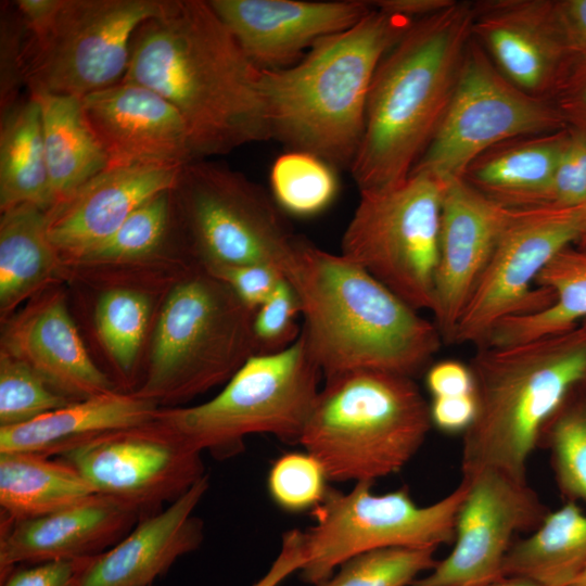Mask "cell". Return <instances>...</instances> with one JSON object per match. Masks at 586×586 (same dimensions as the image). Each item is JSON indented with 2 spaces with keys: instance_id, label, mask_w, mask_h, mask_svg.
<instances>
[{
  "instance_id": "52",
  "label": "cell",
  "mask_w": 586,
  "mask_h": 586,
  "mask_svg": "<svg viewBox=\"0 0 586 586\" xmlns=\"http://www.w3.org/2000/svg\"><path fill=\"white\" fill-rule=\"evenodd\" d=\"M484 586H546V585L527 576L502 575Z\"/></svg>"
},
{
  "instance_id": "7",
  "label": "cell",
  "mask_w": 586,
  "mask_h": 586,
  "mask_svg": "<svg viewBox=\"0 0 586 586\" xmlns=\"http://www.w3.org/2000/svg\"><path fill=\"white\" fill-rule=\"evenodd\" d=\"M253 316L227 284L198 265L164 303L145 380L133 394L160 406L226 383L256 354Z\"/></svg>"
},
{
  "instance_id": "13",
  "label": "cell",
  "mask_w": 586,
  "mask_h": 586,
  "mask_svg": "<svg viewBox=\"0 0 586 586\" xmlns=\"http://www.w3.org/2000/svg\"><path fill=\"white\" fill-rule=\"evenodd\" d=\"M563 128L551 101L511 84L471 38L446 114L412 171L443 181L461 178L474 158L497 143Z\"/></svg>"
},
{
  "instance_id": "44",
  "label": "cell",
  "mask_w": 586,
  "mask_h": 586,
  "mask_svg": "<svg viewBox=\"0 0 586 586\" xmlns=\"http://www.w3.org/2000/svg\"><path fill=\"white\" fill-rule=\"evenodd\" d=\"M91 558L20 565L1 581V586H77Z\"/></svg>"
},
{
  "instance_id": "39",
  "label": "cell",
  "mask_w": 586,
  "mask_h": 586,
  "mask_svg": "<svg viewBox=\"0 0 586 586\" xmlns=\"http://www.w3.org/2000/svg\"><path fill=\"white\" fill-rule=\"evenodd\" d=\"M328 474L308 451L286 453L277 458L267 475V491L273 504L290 513L315 510L326 498Z\"/></svg>"
},
{
  "instance_id": "3",
  "label": "cell",
  "mask_w": 586,
  "mask_h": 586,
  "mask_svg": "<svg viewBox=\"0 0 586 586\" xmlns=\"http://www.w3.org/2000/svg\"><path fill=\"white\" fill-rule=\"evenodd\" d=\"M473 1L418 20L374 73L359 148L349 167L359 192L404 181L436 133L472 38Z\"/></svg>"
},
{
  "instance_id": "1",
  "label": "cell",
  "mask_w": 586,
  "mask_h": 586,
  "mask_svg": "<svg viewBox=\"0 0 586 586\" xmlns=\"http://www.w3.org/2000/svg\"><path fill=\"white\" fill-rule=\"evenodd\" d=\"M260 69L208 1L173 0L138 27L122 80L144 86L181 115L195 160L270 139Z\"/></svg>"
},
{
  "instance_id": "27",
  "label": "cell",
  "mask_w": 586,
  "mask_h": 586,
  "mask_svg": "<svg viewBox=\"0 0 586 586\" xmlns=\"http://www.w3.org/2000/svg\"><path fill=\"white\" fill-rule=\"evenodd\" d=\"M29 94L41 110L46 160L55 205L107 168L109 162L86 118L81 98L44 91Z\"/></svg>"
},
{
  "instance_id": "37",
  "label": "cell",
  "mask_w": 586,
  "mask_h": 586,
  "mask_svg": "<svg viewBox=\"0 0 586 586\" xmlns=\"http://www.w3.org/2000/svg\"><path fill=\"white\" fill-rule=\"evenodd\" d=\"M434 548H382L356 555L318 586H408L437 562Z\"/></svg>"
},
{
  "instance_id": "5",
  "label": "cell",
  "mask_w": 586,
  "mask_h": 586,
  "mask_svg": "<svg viewBox=\"0 0 586 586\" xmlns=\"http://www.w3.org/2000/svg\"><path fill=\"white\" fill-rule=\"evenodd\" d=\"M469 367L476 415L462 433V477L492 469L526 481L546 425L586 381V324L517 345L479 347Z\"/></svg>"
},
{
  "instance_id": "2",
  "label": "cell",
  "mask_w": 586,
  "mask_h": 586,
  "mask_svg": "<svg viewBox=\"0 0 586 586\" xmlns=\"http://www.w3.org/2000/svg\"><path fill=\"white\" fill-rule=\"evenodd\" d=\"M283 276L296 292L301 333L324 379L360 369L413 378L444 344L434 321L341 254L297 237Z\"/></svg>"
},
{
  "instance_id": "41",
  "label": "cell",
  "mask_w": 586,
  "mask_h": 586,
  "mask_svg": "<svg viewBox=\"0 0 586 586\" xmlns=\"http://www.w3.org/2000/svg\"><path fill=\"white\" fill-rule=\"evenodd\" d=\"M0 12V115L13 107L25 82L26 26L12 2H1Z\"/></svg>"
},
{
  "instance_id": "4",
  "label": "cell",
  "mask_w": 586,
  "mask_h": 586,
  "mask_svg": "<svg viewBox=\"0 0 586 586\" xmlns=\"http://www.w3.org/2000/svg\"><path fill=\"white\" fill-rule=\"evenodd\" d=\"M412 24L372 7L354 26L318 41L295 64L260 69L270 138L315 154L335 169H349L378 65Z\"/></svg>"
},
{
  "instance_id": "31",
  "label": "cell",
  "mask_w": 586,
  "mask_h": 586,
  "mask_svg": "<svg viewBox=\"0 0 586 586\" xmlns=\"http://www.w3.org/2000/svg\"><path fill=\"white\" fill-rule=\"evenodd\" d=\"M59 255L47 233V212L20 204L1 212L0 308L9 313L55 273Z\"/></svg>"
},
{
  "instance_id": "48",
  "label": "cell",
  "mask_w": 586,
  "mask_h": 586,
  "mask_svg": "<svg viewBox=\"0 0 586 586\" xmlns=\"http://www.w3.org/2000/svg\"><path fill=\"white\" fill-rule=\"evenodd\" d=\"M305 562L302 531H288L281 543L280 551L267 572L252 586H279L294 572H300Z\"/></svg>"
},
{
  "instance_id": "36",
  "label": "cell",
  "mask_w": 586,
  "mask_h": 586,
  "mask_svg": "<svg viewBox=\"0 0 586 586\" xmlns=\"http://www.w3.org/2000/svg\"><path fill=\"white\" fill-rule=\"evenodd\" d=\"M149 315L150 302L138 291L114 289L99 298L94 317L99 337L125 374L136 364Z\"/></svg>"
},
{
  "instance_id": "53",
  "label": "cell",
  "mask_w": 586,
  "mask_h": 586,
  "mask_svg": "<svg viewBox=\"0 0 586 586\" xmlns=\"http://www.w3.org/2000/svg\"><path fill=\"white\" fill-rule=\"evenodd\" d=\"M569 586H586V565L578 572Z\"/></svg>"
},
{
  "instance_id": "43",
  "label": "cell",
  "mask_w": 586,
  "mask_h": 586,
  "mask_svg": "<svg viewBox=\"0 0 586 586\" xmlns=\"http://www.w3.org/2000/svg\"><path fill=\"white\" fill-rule=\"evenodd\" d=\"M206 270L227 284L235 296L254 313L284 279L278 268L266 264L227 266Z\"/></svg>"
},
{
  "instance_id": "42",
  "label": "cell",
  "mask_w": 586,
  "mask_h": 586,
  "mask_svg": "<svg viewBox=\"0 0 586 586\" xmlns=\"http://www.w3.org/2000/svg\"><path fill=\"white\" fill-rule=\"evenodd\" d=\"M548 186L543 207L586 204V136L571 128Z\"/></svg>"
},
{
  "instance_id": "55",
  "label": "cell",
  "mask_w": 586,
  "mask_h": 586,
  "mask_svg": "<svg viewBox=\"0 0 586 586\" xmlns=\"http://www.w3.org/2000/svg\"><path fill=\"white\" fill-rule=\"evenodd\" d=\"M581 324H586V320H584Z\"/></svg>"
},
{
  "instance_id": "32",
  "label": "cell",
  "mask_w": 586,
  "mask_h": 586,
  "mask_svg": "<svg viewBox=\"0 0 586 586\" xmlns=\"http://www.w3.org/2000/svg\"><path fill=\"white\" fill-rule=\"evenodd\" d=\"M535 285L549 289L553 303L540 311L500 321L484 346L505 347L561 334L586 320V251L574 245L561 250L537 276Z\"/></svg>"
},
{
  "instance_id": "54",
  "label": "cell",
  "mask_w": 586,
  "mask_h": 586,
  "mask_svg": "<svg viewBox=\"0 0 586 586\" xmlns=\"http://www.w3.org/2000/svg\"><path fill=\"white\" fill-rule=\"evenodd\" d=\"M573 245L576 246L577 249L586 251V222L578 239L575 241Z\"/></svg>"
},
{
  "instance_id": "9",
  "label": "cell",
  "mask_w": 586,
  "mask_h": 586,
  "mask_svg": "<svg viewBox=\"0 0 586 586\" xmlns=\"http://www.w3.org/2000/svg\"><path fill=\"white\" fill-rule=\"evenodd\" d=\"M181 242L205 269L266 264L282 273L297 237L272 196L230 167L195 160L171 189Z\"/></svg>"
},
{
  "instance_id": "12",
  "label": "cell",
  "mask_w": 586,
  "mask_h": 586,
  "mask_svg": "<svg viewBox=\"0 0 586 586\" xmlns=\"http://www.w3.org/2000/svg\"><path fill=\"white\" fill-rule=\"evenodd\" d=\"M173 0H61L50 26L29 37V92L85 95L119 82L140 25L163 15Z\"/></svg>"
},
{
  "instance_id": "50",
  "label": "cell",
  "mask_w": 586,
  "mask_h": 586,
  "mask_svg": "<svg viewBox=\"0 0 586 586\" xmlns=\"http://www.w3.org/2000/svg\"><path fill=\"white\" fill-rule=\"evenodd\" d=\"M456 0H377L371 5L388 14L413 22L434 15L451 7Z\"/></svg>"
},
{
  "instance_id": "18",
  "label": "cell",
  "mask_w": 586,
  "mask_h": 586,
  "mask_svg": "<svg viewBox=\"0 0 586 586\" xmlns=\"http://www.w3.org/2000/svg\"><path fill=\"white\" fill-rule=\"evenodd\" d=\"M81 102L107 167L180 168L195 161L181 115L155 91L120 80Z\"/></svg>"
},
{
  "instance_id": "47",
  "label": "cell",
  "mask_w": 586,
  "mask_h": 586,
  "mask_svg": "<svg viewBox=\"0 0 586 586\" xmlns=\"http://www.w3.org/2000/svg\"><path fill=\"white\" fill-rule=\"evenodd\" d=\"M425 386L432 398L474 393V380L469 365L456 360L432 365L425 373Z\"/></svg>"
},
{
  "instance_id": "25",
  "label": "cell",
  "mask_w": 586,
  "mask_h": 586,
  "mask_svg": "<svg viewBox=\"0 0 586 586\" xmlns=\"http://www.w3.org/2000/svg\"><path fill=\"white\" fill-rule=\"evenodd\" d=\"M156 403L112 391L75 400L31 421L0 426V453H31L55 457L68 446L114 430L155 419Z\"/></svg>"
},
{
  "instance_id": "26",
  "label": "cell",
  "mask_w": 586,
  "mask_h": 586,
  "mask_svg": "<svg viewBox=\"0 0 586 586\" xmlns=\"http://www.w3.org/2000/svg\"><path fill=\"white\" fill-rule=\"evenodd\" d=\"M568 135L566 127L505 140L474 158L461 178L502 207H543Z\"/></svg>"
},
{
  "instance_id": "30",
  "label": "cell",
  "mask_w": 586,
  "mask_h": 586,
  "mask_svg": "<svg viewBox=\"0 0 586 586\" xmlns=\"http://www.w3.org/2000/svg\"><path fill=\"white\" fill-rule=\"evenodd\" d=\"M585 565L586 513L577 502L568 501L547 512L527 537L512 544L502 575L527 576L546 586H569Z\"/></svg>"
},
{
  "instance_id": "6",
  "label": "cell",
  "mask_w": 586,
  "mask_h": 586,
  "mask_svg": "<svg viewBox=\"0 0 586 586\" xmlns=\"http://www.w3.org/2000/svg\"><path fill=\"white\" fill-rule=\"evenodd\" d=\"M432 428L413 378L360 369L326 379L300 445L329 481L368 482L399 472Z\"/></svg>"
},
{
  "instance_id": "33",
  "label": "cell",
  "mask_w": 586,
  "mask_h": 586,
  "mask_svg": "<svg viewBox=\"0 0 586 586\" xmlns=\"http://www.w3.org/2000/svg\"><path fill=\"white\" fill-rule=\"evenodd\" d=\"M269 181L276 204L283 213L296 217L322 213L339 191L333 166L315 154L296 150L276 158Z\"/></svg>"
},
{
  "instance_id": "8",
  "label": "cell",
  "mask_w": 586,
  "mask_h": 586,
  "mask_svg": "<svg viewBox=\"0 0 586 586\" xmlns=\"http://www.w3.org/2000/svg\"><path fill=\"white\" fill-rule=\"evenodd\" d=\"M321 375L301 333L279 352L252 355L209 400L160 408L155 419L219 460L240 454L252 434L300 444Z\"/></svg>"
},
{
  "instance_id": "45",
  "label": "cell",
  "mask_w": 586,
  "mask_h": 586,
  "mask_svg": "<svg viewBox=\"0 0 586 586\" xmlns=\"http://www.w3.org/2000/svg\"><path fill=\"white\" fill-rule=\"evenodd\" d=\"M551 102L565 126L586 136V60H577Z\"/></svg>"
},
{
  "instance_id": "40",
  "label": "cell",
  "mask_w": 586,
  "mask_h": 586,
  "mask_svg": "<svg viewBox=\"0 0 586 586\" xmlns=\"http://www.w3.org/2000/svg\"><path fill=\"white\" fill-rule=\"evenodd\" d=\"M298 315V297L284 278L254 313L252 331L256 354L279 352L295 342L301 334Z\"/></svg>"
},
{
  "instance_id": "10",
  "label": "cell",
  "mask_w": 586,
  "mask_h": 586,
  "mask_svg": "<svg viewBox=\"0 0 586 586\" xmlns=\"http://www.w3.org/2000/svg\"><path fill=\"white\" fill-rule=\"evenodd\" d=\"M445 181L412 171L400 183L360 192L341 255L416 310L432 311Z\"/></svg>"
},
{
  "instance_id": "21",
  "label": "cell",
  "mask_w": 586,
  "mask_h": 586,
  "mask_svg": "<svg viewBox=\"0 0 586 586\" xmlns=\"http://www.w3.org/2000/svg\"><path fill=\"white\" fill-rule=\"evenodd\" d=\"M180 169L107 167L89 179L47 212L48 238L59 257L77 263L112 235L140 205L171 190Z\"/></svg>"
},
{
  "instance_id": "49",
  "label": "cell",
  "mask_w": 586,
  "mask_h": 586,
  "mask_svg": "<svg viewBox=\"0 0 586 586\" xmlns=\"http://www.w3.org/2000/svg\"><path fill=\"white\" fill-rule=\"evenodd\" d=\"M556 9L572 55L586 60V0H556Z\"/></svg>"
},
{
  "instance_id": "15",
  "label": "cell",
  "mask_w": 586,
  "mask_h": 586,
  "mask_svg": "<svg viewBox=\"0 0 586 586\" xmlns=\"http://www.w3.org/2000/svg\"><path fill=\"white\" fill-rule=\"evenodd\" d=\"M202 451L156 419L77 442L55 457L75 468L95 494L142 518L173 502L206 475Z\"/></svg>"
},
{
  "instance_id": "46",
  "label": "cell",
  "mask_w": 586,
  "mask_h": 586,
  "mask_svg": "<svg viewBox=\"0 0 586 586\" xmlns=\"http://www.w3.org/2000/svg\"><path fill=\"white\" fill-rule=\"evenodd\" d=\"M432 426L444 433H463L476 415L475 394L434 397L429 404Z\"/></svg>"
},
{
  "instance_id": "35",
  "label": "cell",
  "mask_w": 586,
  "mask_h": 586,
  "mask_svg": "<svg viewBox=\"0 0 586 586\" xmlns=\"http://www.w3.org/2000/svg\"><path fill=\"white\" fill-rule=\"evenodd\" d=\"M176 230L171 190L161 192L133 211L101 244L77 263H125L156 253Z\"/></svg>"
},
{
  "instance_id": "29",
  "label": "cell",
  "mask_w": 586,
  "mask_h": 586,
  "mask_svg": "<svg viewBox=\"0 0 586 586\" xmlns=\"http://www.w3.org/2000/svg\"><path fill=\"white\" fill-rule=\"evenodd\" d=\"M0 116V209L33 204L48 212L54 200L40 105L29 94Z\"/></svg>"
},
{
  "instance_id": "51",
  "label": "cell",
  "mask_w": 586,
  "mask_h": 586,
  "mask_svg": "<svg viewBox=\"0 0 586 586\" xmlns=\"http://www.w3.org/2000/svg\"><path fill=\"white\" fill-rule=\"evenodd\" d=\"M29 37L40 36L52 23L61 0H17L13 1Z\"/></svg>"
},
{
  "instance_id": "17",
  "label": "cell",
  "mask_w": 586,
  "mask_h": 586,
  "mask_svg": "<svg viewBox=\"0 0 586 586\" xmlns=\"http://www.w3.org/2000/svg\"><path fill=\"white\" fill-rule=\"evenodd\" d=\"M472 38L525 93L551 101L575 62L556 0L473 1Z\"/></svg>"
},
{
  "instance_id": "34",
  "label": "cell",
  "mask_w": 586,
  "mask_h": 586,
  "mask_svg": "<svg viewBox=\"0 0 586 586\" xmlns=\"http://www.w3.org/2000/svg\"><path fill=\"white\" fill-rule=\"evenodd\" d=\"M550 450L561 492L570 501L586 505V384L566 398L546 425L542 441Z\"/></svg>"
},
{
  "instance_id": "24",
  "label": "cell",
  "mask_w": 586,
  "mask_h": 586,
  "mask_svg": "<svg viewBox=\"0 0 586 586\" xmlns=\"http://www.w3.org/2000/svg\"><path fill=\"white\" fill-rule=\"evenodd\" d=\"M1 351L25 362L71 400L115 391L89 356L63 297L56 293L33 302L9 322Z\"/></svg>"
},
{
  "instance_id": "22",
  "label": "cell",
  "mask_w": 586,
  "mask_h": 586,
  "mask_svg": "<svg viewBox=\"0 0 586 586\" xmlns=\"http://www.w3.org/2000/svg\"><path fill=\"white\" fill-rule=\"evenodd\" d=\"M140 519L135 508L93 494L43 517L1 524L0 582L20 565L101 555Z\"/></svg>"
},
{
  "instance_id": "16",
  "label": "cell",
  "mask_w": 586,
  "mask_h": 586,
  "mask_svg": "<svg viewBox=\"0 0 586 586\" xmlns=\"http://www.w3.org/2000/svg\"><path fill=\"white\" fill-rule=\"evenodd\" d=\"M457 517L454 547L443 560L411 586H484L502 575L513 537L534 530L544 506L527 481L497 470H482L470 477Z\"/></svg>"
},
{
  "instance_id": "38",
  "label": "cell",
  "mask_w": 586,
  "mask_h": 586,
  "mask_svg": "<svg viewBox=\"0 0 586 586\" xmlns=\"http://www.w3.org/2000/svg\"><path fill=\"white\" fill-rule=\"evenodd\" d=\"M72 402L22 360L0 354V426L31 421Z\"/></svg>"
},
{
  "instance_id": "14",
  "label": "cell",
  "mask_w": 586,
  "mask_h": 586,
  "mask_svg": "<svg viewBox=\"0 0 586 586\" xmlns=\"http://www.w3.org/2000/svg\"><path fill=\"white\" fill-rule=\"evenodd\" d=\"M586 222L575 207L509 208L491 260L458 322L454 344H486L500 321L549 307L553 293L535 281L545 266L573 245Z\"/></svg>"
},
{
  "instance_id": "11",
  "label": "cell",
  "mask_w": 586,
  "mask_h": 586,
  "mask_svg": "<svg viewBox=\"0 0 586 586\" xmlns=\"http://www.w3.org/2000/svg\"><path fill=\"white\" fill-rule=\"evenodd\" d=\"M354 485L349 492L330 487L311 511L315 523L302 531L303 582L318 586L343 562L366 551L437 549L454 540L457 517L469 489V482L462 479L445 497L419 506L406 488L377 494L373 483Z\"/></svg>"
},
{
  "instance_id": "20",
  "label": "cell",
  "mask_w": 586,
  "mask_h": 586,
  "mask_svg": "<svg viewBox=\"0 0 586 586\" xmlns=\"http://www.w3.org/2000/svg\"><path fill=\"white\" fill-rule=\"evenodd\" d=\"M208 3L258 69L295 64L305 50L348 29L372 10L370 1L361 0H208Z\"/></svg>"
},
{
  "instance_id": "23",
  "label": "cell",
  "mask_w": 586,
  "mask_h": 586,
  "mask_svg": "<svg viewBox=\"0 0 586 586\" xmlns=\"http://www.w3.org/2000/svg\"><path fill=\"white\" fill-rule=\"evenodd\" d=\"M208 487L206 474L166 508L140 519L116 545L88 561L77 586H153L202 544L204 523L193 512Z\"/></svg>"
},
{
  "instance_id": "28",
  "label": "cell",
  "mask_w": 586,
  "mask_h": 586,
  "mask_svg": "<svg viewBox=\"0 0 586 586\" xmlns=\"http://www.w3.org/2000/svg\"><path fill=\"white\" fill-rule=\"evenodd\" d=\"M95 494L62 459L31 453H0L1 524L43 517Z\"/></svg>"
},
{
  "instance_id": "19",
  "label": "cell",
  "mask_w": 586,
  "mask_h": 586,
  "mask_svg": "<svg viewBox=\"0 0 586 586\" xmlns=\"http://www.w3.org/2000/svg\"><path fill=\"white\" fill-rule=\"evenodd\" d=\"M508 212L462 178L445 181L432 309L444 344H454L458 322L491 260Z\"/></svg>"
}]
</instances>
